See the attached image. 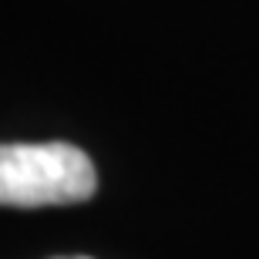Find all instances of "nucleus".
Segmentation results:
<instances>
[{
	"label": "nucleus",
	"instance_id": "1",
	"mask_svg": "<svg viewBox=\"0 0 259 259\" xmlns=\"http://www.w3.org/2000/svg\"><path fill=\"white\" fill-rule=\"evenodd\" d=\"M98 189L95 162L77 145H0V205H74Z\"/></svg>",
	"mask_w": 259,
	"mask_h": 259
},
{
	"label": "nucleus",
	"instance_id": "2",
	"mask_svg": "<svg viewBox=\"0 0 259 259\" xmlns=\"http://www.w3.org/2000/svg\"><path fill=\"white\" fill-rule=\"evenodd\" d=\"M61 259H88V256H61Z\"/></svg>",
	"mask_w": 259,
	"mask_h": 259
}]
</instances>
